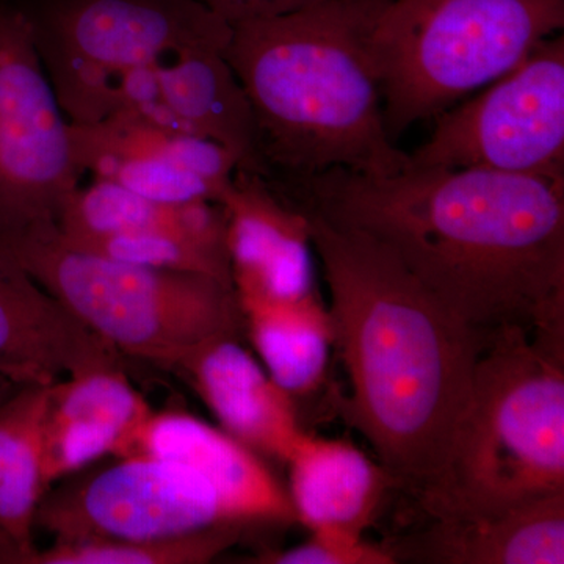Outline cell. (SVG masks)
I'll return each mask as SVG.
<instances>
[{"label": "cell", "instance_id": "cell-1", "mask_svg": "<svg viewBox=\"0 0 564 564\" xmlns=\"http://www.w3.org/2000/svg\"><path fill=\"white\" fill-rule=\"evenodd\" d=\"M383 245L467 323L564 336V180L489 170H333L272 187Z\"/></svg>", "mask_w": 564, "mask_h": 564}, {"label": "cell", "instance_id": "cell-2", "mask_svg": "<svg viewBox=\"0 0 564 564\" xmlns=\"http://www.w3.org/2000/svg\"><path fill=\"white\" fill-rule=\"evenodd\" d=\"M300 212L350 381L345 413L393 480L419 491L443 463L489 332L456 315L383 245Z\"/></svg>", "mask_w": 564, "mask_h": 564}, {"label": "cell", "instance_id": "cell-3", "mask_svg": "<svg viewBox=\"0 0 564 564\" xmlns=\"http://www.w3.org/2000/svg\"><path fill=\"white\" fill-rule=\"evenodd\" d=\"M384 2L328 0L232 25L226 61L250 102L267 184L333 170L389 176L410 165L386 131L370 51Z\"/></svg>", "mask_w": 564, "mask_h": 564}, {"label": "cell", "instance_id": "cell-4", "mask_svg": "<svg viewBox=\"0 0 564 564\" xmlns=\"http://www.w3.org/2000/svg\"><path fill=\"white\" fill-rule=\"evenodd\" d=\"M419 492L434 519L564 492V336L486 334L443 463Z\"/></svg>", "mask_w": 564, "mask_h": 564}, {"label": "cell", "instance_id": "cell-5", "mask_svg": "<svg viewBox=\"0 0 564 564\" xmlns=\"http://www.w3.org/2000/svg\"><path fill=\"white\" fill-rule=\"evenodd\" d=\"M564 28V0H386L370 33L393 141L525 61Z\"/></svg>", "mask_w": 564, "mask_h": 564}, {"label": "cell", "instance_id": "cell-6", "mask_svg": "<svg viewBox=\"0 0 564 564\" xmlns=\"http://www.w3.org/2000/svg\"><path fill=\"white\" fill-rule=\"evenodd\" d=\"M25 273L122 356L173 370L215 337H242L232 285L193 272L111 261L63 242L57 226L0 242Z\"/></svg>", "mask_w": 564, "mask_h": 564}, {"label": "cell", "instance_id": "cell-7", "mask_svg": "<svg viewBox=\"0 0 564 564\" xmlns=\"http://www.w3.org/2000/svg\"><path fill=\"white\" fill-rule=\"evenodd\" d=\"M69 122L109 117L126 74L195 47L228 50L232 28L199 0H33L20 6Z\"/></svg>", "mask_w": 564, "mask_h": 564}, {"label": "cell", "instance_id": "cell-8", "mask_svg": "<svg viewBox=\"0 0 564 564\" xmlns=\"http://www.w3.org/2000/svg\"><path fill=\"white\" fill-rule=\"evenodd\" d=\"M434 120L430 139L410 154L414 169L564 180V36L544 40L510 73Z\"/></svg>", "mask_w": 564, "mask_h": 564}, {"label": "cell", "instance_id": "cell-9", "mask_svg": "<svg viewBox=\"0 0 564 564\" xmlns=\"http://www.w3.org/2000/svg\"><path fill=\"white\" fill-rule=\"evenodd\" d=\"M248 524L242 508L195 467L141 454L50 489L35 516V529L55 541L162 540Z\"/></svg>", "mask_w": 564, "mask_h": 564}, {"label": "cell", "instance_id": "cell-10", "mask_svg": "<svg viewBox=\"0 0 564 564\" xmlns=\"http://www.w3.org/2000/svg\"><path fill=\"white\" fill-rule=\"evenodd\" d=\"M80 174L31 22L0 2V242L57 226Z\"/></svg>", "mask_w": 564, "mask_h": 564}, {"label": "cell", "instance_id": "cell-11", "mask_svg": "<svg viewBox=\"0 0 564 564\" xmlns=\"http://www.w3.org/2000/svg\"><path fill=\"white\" fill-rule=\"evenodd\" d=\"M129 110L221 144L236 155L239 172L261 177L254 118L226 50H185L141 69Z\"/></svg>", "mask_w": 564, "mask_h": 564}, {"label": "cell", "instance_id": "cell-12", "mask_svg": "<svg viewBox=\"0 0 564 564\" xmlns=\"http://www.w3.org/2000/svg\"><path fill=\"white\" fill-rule=\"evenodd\" d=\"M151 404L129 381L124 366H99L50 386L43 417V474L55 481L106 456L131 455Z\"/></svg>", "mask_w": 564, "mask_h": 564}, {"label": "cell", "instance_id": "cell-13", "mask_svg": "<svg viewBox=\"0 0 564 564\" xmlns=\"http://www.w3.org/2000/svg\"><path fill=\"white\" fill-rule=\"evenodd\" d=\"M237 299L299 300L313 295L314 262L303 212L256 176L237 172L220 203Z\"/></svg>", "mask_w": 564, "mask_h": 564}, {"label": "cell", "instance_id": "cell-14", "mask_svg": "<svg viewBox=\"0 0 564 564\" xmlns=\"http://www.w3.org/2000/svg\"><path fill=\"white\" fill-rule=\"evenodd\" d=\"M173 372L198 393L223 432L261 458L288 463L304 433L293 397L242 347L240 337L207 340Z\"/></svg>", "mask_w": 564, "mask_h": 564}, {"label": "cell", "instance_id": "cell-15", "mask_svg": "<svg viewBox=\"0 0 564 564\" xmlns=\"http://www.w3.org/2000/svg\"><path fill=\"white\" fill-rule=\"evenodd\" d=\"M124 366L122 355L50 295L0 250V370L20 384Z\"/></svg>", "mask_w": 564, "mask_h": 564}, {"label": "cell", "instance_id": "cell-16", "mask_svg": "<svg viewBox=\"0 0 564 564\" xmlns=\"http://www.w3.org/2000/svg\"><path fill=\"white\" fill-rule=\"evenodd\" d=\"M140 454L195 467L242 508L251 524L296 522L288 489L263 458L195 415L154 411L131 452Z\"/></svg>", "mask_w": 564, "mask_h": 564}, {"label": "cell", "instance_id": "cell-17", "mask_svg": "<svg viewBox=\"0 0 564 564\" xmlns=\"http://www.w3.org/2000/svg\"><path fill=\"white\" fill-rule=\"evenodd\" d=\"M289 488L296 522L311 533L364 536L395 484L383 464L348 441L304 432L288 459Z\"/></svg>", "mask_w": 564, "mask_h": 564}, {"label": "cell", "instance_id": "cell-18", "mask_svg": "<svg viewBox=\"0 0 564 564\" xmlns=\"http://www.w3.org/2000/svg\"><path fill=\"white\" fill-rule=\"evenodd\" d=\"M414 545L419 562L563 564L564 492L496 513L451 516Z\"/></svg>", "mask_w": 564, "mask_h": 564}, {"label": "cell", "instance_id": "cell-19", "mask_svg": "<svg viewBox=\"0 0 564 564\" xmlns=\"http://www.w3.org/2000/svg\"><path fill=\"white\" fill-rule=\"evenodd\" d=\"M239 304L245 333L270 377L292 397L321 388L334 328L317 293L299 300L247 299Z\"/></svg>", "mask_w": 564, "mask_h": 564}, {"label": "cell", "instance_id": "cell-20", "mask_svg": "<svg viewBox=\"0 0 564 564\" xmlns=\"http://www.w3.org/2000/svg\"><path fill=\"white\" fill-rule=\"evenodd\" d=\"M52 384V383H51ZM51 384H24L0 404V563L33 545L35 516L47 492L43 474V417Z\"/></svg>", "mask_w": 564, "mask_h": 564}, {"label": "cell", "instance_id": "cell-21", "mask_svg": "<svg viewBox=\"0 0 564 564\" xmlns=\"http://www.w3.org/2000/svg\"><path fill=\"white\" fill-rule=\"evenodd\" d=\"M57 229L66 239L170 229L226 242L228 234L221 204L154 202L104 180L74 191L63 207Z\"/></svg>", "mask_w": 564, "mask_h": 564}, {"label": "cell", "instance_id": "cell-22", "mask_svg": "<svg viewBox=\"0 0 564 564\" xmlns=\"http://www.w3.org/2000/svg\"><path fill=\"white\" fill-rule=\"evenodd\" d=\"M245 527L223 525L162 540L55 541L7 556L3 564H204L237 543Z\"/></svg>", "mask_w": 564, "mask_h": 564}, {"label": "cell", "instance_id": "cell-23", "mask_svg": "<svg viewBox=\"0 0 564 564\" xmlns=\"http://www.w3.org/2000/svg\"><path fill=\"white\" fill-rule=\"evenodd\" d=\"M58 236L70 248L102 256L111 261L174 272L209 274L234 288L228 243L221 240L170 229L107 234L84 239H66L61 232Z\"/></svg>", "mask_w": 564, "mask_h": 564}, {"label": "cell", "instance_id": "cell-24", "mask_svg": "<svg viewBox=\"0 0 564 564\" xmlns=\"http://www.w3.org/2000/svg\"><path fill=\"white\" fill-rule=\"evenodd\" d=\"M258 563L267 564H393L388 545L369 543L364 536L340 533H311L310 540L280 552H267Z\"/></svg>", "mask_w": 564, "mask_h": 564}, {"label": "cell", "instance_id": "cell-25", "mask_svg": "<svg viewBox=\"0 0 564 564\" xmlns=\"http://www.w3.org/2000/svg\"><path fill=\"white\" fill-rule=\"evenodd\" d=\"M199 2L232 28L240 22L281 17V14L292 13V11L328 2V0H199Z\"/></svg>", "mask_w": 564, "mask_h": 564}, {"label": "cell", "instance_id": "cell-26", "mask_svg": "<svg viewBox=\"0 0 564 564\" xmlns=\"http://www.w3.org/2000/svg\"><path fill=\"white\" fill-rule=\"evenodd\" d=\"M21 386L24 384L18 383V381H14L13 378L9 377V375L3 373L2 370H0V404L6 402L11 393L18 391Z\"/></svg>", "mask_w": 564, "mask_h": 564}, {"label": "cell", "instance_id": "cell-27", "mask_svg": "<svg viewBox=\"0 0 564 564\" xmlns=\"http://www.w3.org/2000/svg\"><path fill=\"white\" fill-rule=\"evenodd\" d=\"M3 545H10L9 540H7L6 536H3L2 533H0V547H3Z\"/></svg>", "mask_w": 564, "mask_h": 564}]
</instances>
